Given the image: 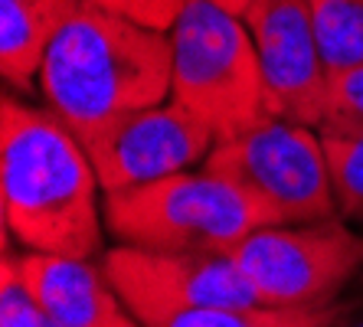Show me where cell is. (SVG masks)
<instances>
[{
  "label": "cell",
  "mask_w": 363,
  "mask_h": 327,
  "mask_svg": "<svg viewBox=\"0 0 363 327\" xmlns=\"http://www.w3.org/2000/svg\"><path fill=\"white\" fill-rule=\"evenodd\" d=\"M99 174L56 111L7 95L0 105L4 226L30 252L89 259L101 249Z\"/></svg>",
  "instance_id": "cell-1"
},
{
  "label": "cell",
  "mask_w": 363,
  "mask_h": 327,
  "mask_svg": "<svg viewBox=\"0 0 363 327\" xmlns=\"http://www.w3.org/2000/svg\"><path fill=\"white\" fill-rule=\"evenodd\" d=\"M174 82L170 33L79 4L52 33L40 69L46 109L82 141L108 121L161 105Z\"/></svg>",
  "instance_id": "cell-2"
},
{
  "label": "cell",
  "mask_w": 363,
  "mask_h": 327,
  "mask_svg": "<svg viewBox=\"0 0 363 327\" xmlns=\"http://www.w3.org/2000/svg\"><path fill=\"white\" fill-rule=\"evenodd\" d=\"M101 216L125 245L194 255H229L249 233L272 226L259 203L210 170H180L111 190L101 200Z\"/></svg>",
  "instance_id": "cell-3"
},
{
  "label": "cell",
  "mask_w": 363,
  "mask_h": 327,
  "mask_svg": "<svg viewBox=\"0 0 363 327\" xmlns=\"http://www.w3.org/2000/svg\"><path fill=\"white\" fill-rule=\"evenodd\" d=\"M170 99L194 111L216 141H226L269 115L262 69L242 17L213 0H190L170 26Z\"/></svg>",
  "instance_id": "cell-4"
},
{
  "label": "cell",
  "mask_w": 363,
  "mask_h": 327,
  "mask_svg": "<svg viewBox=\"0 0 363 327\" xmlns=\"http://www.w3.org/2000/svg\"><path fill=\"white\" fill-rule=\"evenodd\" d=\"M203 170L236 184L262 206L272 226L337 216L328 151L318 128L265 115L252 128L213 144Z\"/></svg>",
  "instance_id": "cell-5"
},
{
  "label": "cell",
  "mask_w": 363,
  "mask_h": 327,
  "mask_svg": "<svg viewBox=\"0 0 363 327\" xmlns=\"http://www.w3.org/2000/svg\"><path fill=\"white\" fill-rule=\"evenodd\" d=\"M262 304L328 308L363 265V233L344 216L249 233L229 252Z\"/></svg>",
  "instance_id": "cell-6"
},
{
  "label": "cell",
  "mask_w": 363,
  "mask_h": 327,
  "mask_svg": "<svg viewBox=\"0 0 363 327\" xmlns=\"http://www.w3.org/2000/svg\"><path fill=\"white\" fill-rule=\"evenodd\" d=\"M101 269L144 327H161L186 311L259 301L233 255L157 252L121 243L105 252Z\"/></svg>",
  "instance_id": "cell-7"
},
{
  "label": "cell",
  "mask_w": 363,
  "mask_h": 327,
  "mask_svg": "<svg viewBox=\"0 0 363 327\" xmlns=\"http://www.w3.org/2000/svg\"><path fill=\"white\" fill-rule=\"evenodd\" d=\"M213 144L216 135L174 99L128 111L82 138L105 193L190 170L210 157Z\"/></svg>",
  "instance_id": "cell-8"
},
{
  "label": "cell",
  "mask_w": 363,
  "mask_h": 327,
  "mask_svg": "<svg viewBox=\"0 0 363 327\" xmlns=\"http://www.w3.org/2000/svg\"><path fill=\"white\" fill-rule=\"evenodd\" d=\"M242 20L255 43L269 115L321 128L330 72L308 0H252Z\"/></svg>",
  "instance_id": "cell-9"
},
{
  "label": "cell",
  "mask_w": 363,
  "mask_h": 327,
  "mask_svg": "<svg viewBox=\"0 0 363 327\" xmlns=\"http://www.w3.org/2000/svg\"><path fill=\"white\" fill-rule=\"evenodd\" d=\"M17 275L43 318L62 327H144L128 311L105 269L72 255H13Z\"/></svg>",
  "instance_id": "cell-10"
},
{
  "label": "cell",
  "mask_w": 363,
  "mask_h": 327,
  "mask_svg": "<svg viewBox=\"0 0 363 327\" xmlns=\"http://www.w3.org/2000/svg\"><path fill=\"white\" fill-rule=\"evenodd\" d=\"M56 30L60 20L33 0H0V69L20 99L40 89V69Z\"/></svg>",
  "instance_id": "cell-11"
},
{
  "label": "cell",
  "mask_w": 363,
  "mask_h": 327,
  "mask_svg": "<svg viewBox=\"0 0 363 327\" xmlns=\"http://www.w3.org/2000/svg\"><path fill=\"white\" fill-rule=\"evenodd\" d=\"M328 72L363 62V0H308Z\"/></svg>",
  "instance_id": "cell-12"
},
{
  "label": "cell",
  "mask_w": 363,
  "mask_h": 327,
  "mask_svg": "<svg viewBox=\"0 0 363 327\" xmlns=\"http://www.w3.org/2000/svg\"><path fill=\"white\" fill-rule=\"evenodd\" d=\"M328 308H279V304H220V308H200L177 314L161 327H328Z\"/></svg>",
  "instance_id": "cell-13"
},
{
  "label": "cell",
  "mask_w": 363,
  "mask_h": 327,
  "mask_svg": "<svg viewBox=\"0 0 363 327\" xmlns=\"http://www.w3.org/2000/svg\"><path fill=\"white\" fill-rule=\"evenodd\" d=\"M321 138L330 164V184H334L337 213L357 233H363V138L324 135V131Z\"/></svg>",
  "instance_id": "cell-14"
},
{
  "label": "cell",
  "mask_w": 363,
  "mask_h": 327,
  "mask_svg": "<svg viewBox=\"0 0 363 327\" xmlns=\"http://www.w3.org/2000/svg\"><path fill=\"white\" fill-rule=\"evenodd\" d=\"M318 131L324 135L363 138V62L334 72L328 82L324 121Z\"/></svg>",
  "instance_id": "cell-15"
},
{
  "label": "cell",
  "mask_w": 363,
  "mask_h": 327,
  "mask_svg": "<svg viewBox=\"0 0 363 327\" xmlns=\"http://www.w3.org/2000/svg\"><path fill=\"white\" fill-rule=\"evenodd\" d=\"M0 327H43V314L17 275L13 252H4V282H0Z\"/></svg>",
  "instance_id": "cell-16"
},
{
  "label": "cell",
  "mask_w": 363,
  "mask_h": 327,
  "mask_svg": "<svg viewBox=\"0 0 363 327\" xmlns=\"http://www.w3.org/2000/svg\"><path fill=\"white\" fill-rule=\"evenodd\" d=\"M82 4H92V7L118 13V17L135 20L141 26L170 33V26L180 20V13L186 10L190 0H82Z\"/></svg>",
  "instance_id": "cell-17"
},
{
  "label": "cell",
  "mask_w": 363,
  "mask_h": 327,
  "mask_svg": "<svg viewBox=\"0 0 363 327\" xmlns=\"http://www.w3.org/2000/svg\"><path fill=\"white\" fill-rule=\"evenodd\" d=\"M328 327H363V265L357 269V275L347 282L344 292L337 294Z\"/></svg>",
  "instance_id": "cell-18"
},
{
  "label": "cell",
  "mask_w": 363,
  "mask_h": 327,
  "mask_svg": "<svg viewBox=\"0 0 363 327\" xmlns=\"http://www.w3.org/2000/svg\"><path fill=\"white\" fill-rule=\"evenodd\" d=\"M33 4H36V7L46 10V13H50L52 20H60V23H62V20H66L69 13H72V10H76L79 4H82V0H33Z\"/></svg>",
  "instance_id": "cell-19"
},
{
  "label": "cell",
  "mask_w": 363,
  "mask_h": 327,
  "mask_svg": "<svg viewBox=\"0 0 363 327\" xmlns=\"http://www.w3.org/2000/svg\"><path fill=\"white\" fill-rule=\"evenodd\" d=\"M213 4H220L223 10H229V13H236V17H242L245 10L252 7V0H213Z\"/></svg>",
  "instance_id": "cell-20"
},
{
  "label": "cell",
  "mask_w": 363,
  "mask_h": 327,
  "mask_svg": "<svg viewBox=\"0 0 363 327\" xmlns=\"http://www.w3.org/2000/svg\"><path fill=\"white\" fill-rule=\"evenodd\" d=\"M43 327H62V324H56V321H50V318H43Z\"/></svg>",
  "instance_id": "cell-21"
}]
</instances>
